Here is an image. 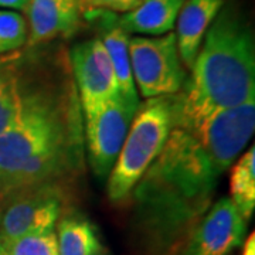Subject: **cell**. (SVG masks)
<instances>
[{
    "instance_id": "obj_1",
    "label": "cell",
    "mask_w": 255,
    "mask_h": 255,
    "mask_svg": "<svg viewBox=\"0 0 255 255\" xmlns=\"http://www.w3.org/2000/svg\"><path fill=\"white\" fill-rule=\"evenodd\" d=\"M254 129L255 100L197 127L173 125L160 155L136 184L135 199L147 223L172 230L200 214Z\"/></svg>"
},
{
    "instance_id": "obj_2",
    "label": "cell",
    "mask_w": 255,
    "mask_h": 255,
    "mask_svg": "<svg viewBox=\"0 0 255 255\" xmlns=\"http://www.w3.org/2000/svg\"><path fill=\"white\" fill-rule=\"evenodd\" d=\"M80 100L73 82L55 84L17 127L0 135V199L55 186L81 162Z\"/></svg>"
},
{
    "instance_id": "obj_3",
    "label": "cell",
    "mask_w": 255,
    "mask_h": 255,
    "mask_svg": "<svg viewBox=\"0 0 255 255\" xmlns=\"http://www.w3.org/2000/svg\"><path fill=\"white\" fill-rule=\"evenodd\" d=\"M255 100V43L250 23L223 7L204 36L182 91L172 95L173 125L197 127Z\"/></svg>"
},
{
    "instance_id": "obj_4",
    "label": "cell",
    "mask_w": 255,
    "mask_h": 255,
    "mask_svg": "<svg viewBox=\"0 0 255 255\" xmlns=\"http://www.w3.org/2000/svg\"><path fill=\"white\" fill-rule=\"evenodd\" d=\"M173 127L172 95L139 105L118 159L108 176L111 201L125 199L160 155Z\"/></svg>"
},
{
    "instance_id": "obj_5",
    "label": "cell",
    "mask_w": 255,
    "mask_h": 255,
    "mask_svg": "<svg viewBox=\"0 0 255 255\" xmlns=\"http://www.w3.org/2000/svg\"><path fill=\"white\" fill-rule=\"evenodd\" d=\"M129 57L133 81L143 98L169 97L180 91L184 70L174 33L129 38Z\"/></svg>"
},
{
    "instance_id": "obj_6",
    "label": "cell",
    "mask_w": 255,
    "mask_h": 255,
    "mask_svg": "<svg viewBox=\"0 0 255 255\" xmlns=\"http://www.w3.org/2000/svg\"><path fill=\"white\" fill-rule=\"evenodd\" d=\"M137 108L128 104L121 94L82 108L88 162L98 179H108Z\"/></svg>"
},
{
    "instance_id": "obj_7",
    "label": "cell",
    "mask_w": 255,
    "mask_h": 255,
    "mask_svg": "<svg viewBox=\"0 0 255 255\" xmlns=\"http://www.w3.org/2000/svg\"><path fill=\"white\" fill-rule=\"evenodd\" d=\"M0 209V247L34 233L54 230L61 214V197L55 186L10 194Z\"/></svg>"
},
{
    "instance_id": "obj_8",
    "label": "cell",
    "mask_w": 255,
    "mask_h": 255,
    "mask_svg": "<svg viewBox=\"0 0 255 255\" xmlns=\"http://www.w3.org/2000/svg\"><path fill=\"white\" fill-rule=\"evenodd\" d=\"M247 220L233 201L217 200L194 227L182 255H231L243 244Z\"/></svg>"
},
{
    "instance_id": "obj_9",
    "label": "cell",
    "mask_w": 255,
    "mask_h": 255,
    "mask_svg": "<svg viewBox=\"0 0 255 255\" xmlns=\"http://www.w3.org/2000/svg\"><path fill=\"white\" fill-rule=\"evenodd\" d=\"M54 85L26 80L21 53L0 55V135L17 127Z\"/></svg>"
},
{
    "instance_id": "obj_10",
    "label": "cell",
    "mask_w": 255,
    "mask_h": 255,
    "mask_svg": "<svg viewBox=\"0 0 255 255\" xmlns=\"http://www.w3.org/2000/svg\"><path fill=\"white\" fill-rule=\"evenodd\" d=\"M81 108L91 107L119 94L115 71L101 38L78 43L70 53Z\"/></svg>"
},
{
    "instance_id": "obj_11",
    "label": "cell",
    "mask_w": 255,
    "mask_h": 255,
    "mask_svg": "<svg viewBox=\"0 0 255 255\" xmlns=\"http://www.w3.org/2000/svg\"><path fill=\"white\" fill-rule=\"evenodd\" d=\"M27 43L37 46L55 38H70L81 27V7L77 0H30Z\"/></svg>"
},
{
    "instance_id": "obj_12",
    "label": "cell",
    "mask_w": 255,
    "mask_h": 255,
    "mask_svg": "<svg viewBox=\"0 0 255 255\" xmlns=\"http://www.w3.org/2000/svg\"><path fill=\"white\" fill-rule=\"evenodd\" d=\"M224 6V0H187L177 16L176 43L187 68L193 67L207 30Z\"/></svg>"
},
{
    "instance_id": "obj_13",
    "label": "cell",
    "mask_w": 255,
    "mask_h": 255,
    "mask_svg": "<svg viewBox=\"0 0 255 255\" xmlns=\"http://www.w3.org/2000/svg\"><path fill=\"white\" fill-rule=\"evenodd\" d=\"M186 0H145L137 9L115 18L128 34L163 36L173 30L177 16Z\"/></svg>"
},
{
    "instance_id": "obj_14",
    "label": "cell",
    "mask_w": 255,
    "mask_h": 255,
    "mask_svg": "<svg viewBox=\"0 0 255 255\" xmlns=\"http://www.w3.org/2000/svg\"><path fill=\"white\" fill-rule=\"evenodd\" d=\"M129 38L130 37L127 31L119 27L115 18H112L111 14H108L102 43L108 51L111 63L115 71L119 94L128 104L139 107V97L133 81L130 57H129Z\"/></svg>"
},
{
    "instance_id": "obj_15",
    "label": "cell",
    "mask_w": 255,
    "mask_h": 255,
    "mask_svg": "<svg viewBox=\"0 0 255 255\" xmlns=\"http://www.w3.org/2000/svg\"><path fill=\"white\" fill-rule=\"evenodd\" d=\"M60 255H100L102 244L91 223L80 216H67L57 226Z\"/></svg>"
},
{
    "instance_id": "obj_16",
    "label": "cell",
    "mask_w": 255,
    "mask_h": 255,
    "mask_svg": "<svg viewBox=\"0 0 255 255\" xmlns=\"http://www.w3.org/2000/svg\"><path fill=\"white\" fill-rule=\"evenodd\" d=\"M230 200L248 221L255 209V147L247 150L231 170Z\"/></svg>"
},
{
    "instance_id": "obj_17",
    "label": "cell",
    "mask_w": 255,
    "mask_h": 255,
    "mask_svg": "<svg viewBox=\"0 0 255 255\" xmlns=\"http://www.w3.org/2000/svg\"><path fill=\"white\" fill-rule=\"evenodd\" d=\"M1 255H60L54 230L20 237L1 247Z\"/></svg>"
},
{
    "instance_id": "obj_18",
    "label": "cell",
    "mask_w": 255,
    "mask_h": 255,
    "mask_svg": "<svg viewBox=\"0 0 255 255\" xmlns=\"http://www.w3.org/2000/svg\"><path fill=\"white\" fill-rule=\"evenodd\" d=\"M27 41V23L17 11L0 10V55L17 51Z\"/></svg>"
},
{
    "instance_id": "obj_19",
    "label": "cell",
    "mask_w": 255,
    "mask_h": 255,
    "mask_svg": "<svg viewBox=\"0 0 255 255\" xmlns=\"http://www.w3.org/2000/svg\"><path fill=\"white\" fill-rule=\"evenodd\" d=\"M145 0H92L91 9H102L108 11H118V13H129L137 9ZM88 10V11H90Z\"/></svg>"
},
{
    "instance_id": "obj_20",
    "label": "cell",
    "mask_w": 255,
    "mask_h": 255,
    "mask_svg": "<svg viewBox=\"0 0 255 255\" xmlns=\"http://www.w3.org/2000/svg\"><path fill=\"white\" fill-rule=\"evenodd\" d=\"M30 0H0V9L26 10Z\"/></svg>"
},
{
    "instance_id": "obj_21",
    "label": "cell",
    "mask_w": 255,
    "mask_h": 255,
    "mask_svg": "<svg viewBox=\"0 0 255 255\" xmlns=\"http://www.w3.org/2000/svg\"><path fill=\"white\" fill-rule=\"evenodd\" d=\"M243 255H255V236L254 233L250 234V237L246 240Z\"/></svg>"
},
{
    "instance_id": "obj_22",
    "label": "cell",
    "mask_w": 255,
    "mask_h": 255,
    "mask_svg": "<svg viewBox=\"0 0 255 255\" xmlns=\"http://www.w3.org/2000/svg\"><path fill=\"white\" fill-rule=\"evenodd\" d=\"M77 1H78V4H80L81 10L88 11V10H90V7H91L92 0H77Z\"/></svg>"
},
{
    "instance_id": "obj_23",
    "label": "cell",
    "mask_w": 255,
    "mask_h": 255,
    "mask_svg": "<svg viewBox=\"0 0 255 255\" xmlns=\"http://www.w3.org/2000/svg\"><path fill=\"white\" fill-rule=\"evenodd\" d=\"M0 255H1V247H0Z\"/></svg>"
},
{
    "instance_id": "obj_24",
    "label": "cell",
    "mask_w": 255,
    "mask_h": 255,
    "mask_svg": "<svg viewBox=\"0 0 255 255\" xmlns=\"http://www.w3.org/2000/svg\"><path fill=\"white\" fill-rule=\"evenodd\" d=\"M100 255H101V254H100Z\"/></svg>"
}]
</instances>
